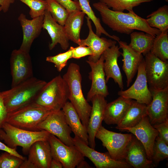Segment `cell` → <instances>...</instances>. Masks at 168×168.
<instances>
[{
    "label": "cell",
    "instance_id": "obj_10",
    "mask_svg": "<svg viewBox=\"0 0 168 168\" xmlns=\"http://www.w3.org/2000/svg\"><path fill=\"white\" fill-rule=\"evenodd\" d=\"M48 141L52 158L60 161L64 168H75L84 156L74 145L67 146L55 136L50 134Z\"/></svg>",
    "mask_w": 168,
    "mask_h": 168
},
{
    "label": "cell",
    "instance_id": "obj_49",
    "mask_svg": "<svg viewBox=\"0 0 168 168\" xmlns=\"http://www.w3.org/2000/svg\"><path fill=\"white\" fill-rule=\"evenodd\" d=\"M166 1V2H168V0H165Z\"/></svg>",
    "mask_w": 168,
    "mask_h": 168
},
{
    "label": "cell",
    "instance_id": "obj_28",
    "mask_svg": "<svg viewBox=\"0 0 168 168\" xmlns=\"http://www.w3.org/2000/svg\"><path fill=\"white\" fill-rule=\"evenodd\" d=\"M85 15L82 11L69 12L63 26L69 40L79 45L81 40V30Z\"/></svg>",
    "mask_w": 168,
    "mask_h": 168
},
{
    "label": "cell",
    "instance_id": "obj_17",
    "mask_svg": "<svg viewBox=\"0 0 168 168\" xmlns=\"http://www.w3.org/2000/svg\"><path fill=\"white\" fill-rule=\"evenodd\" d=\"M105 98L101 95H97L91 100L92 106L87 130L88 136V145L93 149L96 147L95 139L96 133L103 120L105 109L107 104Z\"/></svg>",
    "mask_w": 168,
    "mask_h": 168
},
{
    "label": "cell",
    "instance_id": "obj_8",
    "mask_svg": "<svg viewBox=\"0 0 168 168\" xmlns=\"http://www.w3.org/2000/svg\"><path fill=\"white\" fill-rule=\"evenodd\" d=\"M145 70L151 92L168 87V62H164L150 52L145 55Z\"/></svg>",
    "mask_w": 168,
    "mask_h": 168
},
{
    "label": "cell",
    "instance_id": "obj_14",
    "mask_svg": "<svg viewBox=\"0 0 168 168\" xmlns=\"http://www.w3.org/2000/svg\"><path fill=\"white\" fill-rule=\"evenodd\" d=\"M152 100L147 105V115L152 125L168 119V87L151 92Z\"/></svg>",
    "mask_w": 168,
    "mask_h": 168
},
{
    "label": "cell",
    "instance_id": "obj_4",
    "mask_svg": "<svg viewBox=\"0 0 168 168\" xmlns=\"http://www.w3.org/2000/svg\"><path fill=\"white\" fill-rule=\"evenodd\" d=\"M50 133L45 130L33 131L21 128L6 122L0 129V139L8 147L16 149L22 147L25 154H28L30 148L36 142L48 140Z\"/></svg>",
    "mask_w": 168,
    "mask_h": 168
},
{
    "label": "cell",
    "instance_id": "obj_11",
    "mask_svg": "<svg viewBox=\"0 0 168 168\" xmlns=\"http://www.w3.org/2000/svg\"><path fill=\"white\" fill-rule=\"evenodd\" d=\"M72 140L74 145L83 156L90 160L96 168H133L124 160L113 159L108 152L101 153L96 151L76 136Z\"/></svg>",
    "mask_w": 168,
    "mask_h": 168
},
{
    "label": "cell",
    "instance_id": "obj_47",
    "mask_svg": "<svg viewBox=\"0 0 168 168\" xmlns=\"http://www.w3.org/2000/svg\"><path fill=\"white\" fill-rule=\"evenodd\" d=\"M77 168H92L88 163L84 160L80 162L77 166Z\"/></svg>",
    "mask_w": 168,
    "mask_h": 168
},
{
    "label": "cell",
    "instance_id": "obj_6",
    "mask_svg": "<svg viewBox=\"0 0 168 168\" xmlns=\"http://www.w3.org/2000/svg\"><path fill=\"white\" fill-rule=\"evenodd\" d=\"M53 111L32 103L8 113L6 122L21 128L39 131L38 125Z\"/></svg>",
    "mask_w": 168,
    "mask_h": 168
},
{
    "label": "cell",
    "instance_id": "obj_27",
    "mask_svg": "<svg viewBox=\"0 0 168 168\" xmlns=\"http://www.w3.org/2000/svg\"><path fill=\"white\" fill-rule=\"evenodd\" d=\"M146 115H147V105L132 100L131 104L125 114L115 128L121 131L125 128L134 127Z\"/></svg>",
    "mask_w": 168,
    "mask_h": 168
},
{
    "label": "cell",
    "instance_id": "obj_3",
    "mask_svg": "<svg viewBox=\"0 0 168 168\" xmlns=\"http://www.w3.org/2000/svg\"><path fill=\"white\" fill-rule=\"evenodd\" d=\"M63 77L68 86V99L77 112L82 124L87 129L92 106L85 99L82 92V77L79 66L76 63H70Z\"/></svg>",
    "mask_w": 168,
    "mask_h": 168
},
{
    "label": "cell",
    "instance_id": "obj_12",
    "mask_svg": "<svg viewBox=\"0 0 168 168\" xmlns=\"http://www.w3.org/2000/svg\"><path fill=\"white\" fill-rule=\"evenodd\" d=\"M11 88L33 77L31 58L29 53L20 49L13 50L10 58Z\"/></svg>",
    "mask_w": 168,
    "mask_h": 168
},
{
    "label": "cell",
    "instance_id": "obj_1",
    "mask_svg": "<svg viewBox=\"0 0 168 168\" xmlns=\"http://www.w3.org/2000/svg\"><path fill=\"white\" fill-rule=\"evenodd\" d=\"M93 6L99 12L103 23L114 31L130 35L134 30H137L155 36L161 33L159 30L150 27L145 19L133 11L128 13L114 11L100 2L94 3Z\"/></svg>",
    "mask_w": 168,
    "mask_h": 168
},
{
    "label": "cell",
    "instance_id": "obj_19",
    "mask_svg": "<svg viewBox=\"0 0 168 168\" xmlns=\"http://www.w3.org/2000/svg\"><path fill=\"white\" fill-rule=\"evenodd\" d=\"M86 18L89 34L86 39H81L79 45H85L91 48L92 54L89 56L88 60L95 63L98 61L106 50L116 45L117 41L98 36L92 30L91 20L87 16Z\"/></svg>",
    "mask_w": 168,
    "mask_h": 168
},
{
    "label": "cell",
    "instance_id": "obj_46",
    "mask_svg": "<svg viewBox=\"0 0 168 168\" xmlns=\"http://www.w3.org/2000/svg\"><path fill=\"white\" fill-rule=\"evenodd\" d=\"M19 168H35L34 165L27 159H25Z\"/></svg>",
    "mask_w": 168,
    "mask_h": 168
},
{
    "label": "cell",
    "instance_id": "obj_24",
    "mask_svg": "<svg viewBox=\"0 0 168 168\" xmlns=\"http://www.w3.org/2000/svg\"><path fill=\"white\" fill-rule=\"evenodd\" d=\"M27 159L35 168H50L52 159L48 140L38 141L30 147Z\"/></svg>",
    "mask_w": 168,
    "mask_h": 168
},
{
    "label": "cell",
    "instance_id": "obj_37",
    "mask_svg": "<svg viewBox=\"0 0 168 168\" xmlns=\"http://www.w3.org/2000/svg\"><path fill=\"white\" fill-rule=\"evenodd\" d=\"M27 5L30 9L29 14L34 18L44 15L47 9V3L45 0H18Z\"/></svg>",
    "mask_w": 168,
    "mask_h": 168
},
{
    "label": "cell",
    "instance_id": "obj_42",
    "mask_svg": "<svg viewBox=\"0 0 168 168\" xmlns=\"http://www.w3.org/2000/svg\"><path fill=\"white\" fill-rule=\"evenodd\" d=\"M8 112L5 105L1 94L0 92V129L6 122Z\"/></svg>",
    "mask_w": 168,
    "mask_h": 168
},
{
    "label": "cell",
    "instance_id": "obj_43",
    "mask_svg": "<svg viewBox=\"0 0 168 168\" xmlns=\"http://www.w3.org/2000/svg\"><path fill=\"white\" fill-rule=\"evenodd\" d=\"M16 149H13L9 147L0 141V150L8 152L25 160L26 158L18 153Z\"/></svg>",
    "mask_w": 168,
    "mask_h": 168
},
{
    "label": "cell",
    "instance_id": "obj_44",
    "mask_svg": "<svg viewBox=\"0 0 168 168\" xmlns=\"http://www.w3.org/2000/svg\"><path fill=\"white\" fill-rule=\"evenodd\" d=\"M14 0H0V6L4 12H7L9 10L10 5L13 3Z\"/></svg>",
    "mask_w": 168,
    "mask_h": 168
},
{
    "label": "cell",
    "instance_id": "obj_40",
    "mask_svg": "<svg viewBox=\"0 0 168 168\" xmlns=\"http://www.w3.org/2000/svg\"><path fill=\"white\" fill-rule=\"evenodd\" d=\"M69 12L82 11L78 0H55Z\"/></svg>",
    "mask_w": 168,
    "mask_h": 168
},
{
    "label": "cell",
    "instance_id": "obj_23",
    "mask_svg": "<svg viewBox=\"0 0 168 168\" xmlns=\"http://www.w3.org/2000/svg\"><path fill=\"white\" fill-rule=\"evenodd\" d=\"M119 48L122 50L123 69L127 78V85L128 87L137 72L138 66L144 58L142 54H139L130 47L126 42L119 41Z\"/></svg>",
    "mask_w": 168,
    "mask_h": 168
},
{
    "label": "cell",
    "instance_id": "obj_32",
    "mask_svg": "<svg viewBox=\"0 0 168 168\" xmlns=\"http://www.w3.org/2000/svg\"><path fill=\"white\" fill-rule=\"evenodd\" d=\"M150 52L162 61H168V30L155 37Z\"/></svg>",
    "mask_w": 168,
    "mask_h": 168
},
{
    "label": "cell",
    "instance_id": "obj_9",
    "mask_svg": "<svg viewBox=\"0 0 168 168\" xmlns=\"http://www.w3.org/2000/svg\"><path fill=\"white\" fill-rule=\"evenodd\" d=\"M37 128L38 130L47 131L67 146L74 145L71 136V129L62 110L51 113L38 125Z\"/></svg>",
    "mask_w": 168,
    "mask_h": 168
},
{
    "label": "cell",
    "instance_id": "obj_16",
    "mask_svg": "<svg viewBox=\"0 0 168 168\" xmlns=\"http://www.w3.org/2000/svg\"><path fill=\"white\" fill-rule=\"evenodd\" d=\"M86 62L91 68L89 78L91 81V87L87 93L86 100L88 102L91 101L92 98L97 95L106 97L109 95V92L103 68L104 58L103 54L96 62L88 60Z\"/></svg>",
    "mask_w": 168,
    "mask_h": 168
},
{
    "label": "cell",
    "instance_id": "obj_7",
    "mask_svg": "<svg viewBox=\"0 0 168 168\" xmlns=\"http://www.w3.org/2000/svg\"><path fill=\"white\" fill-rule=\"evenodd\" d=\"M132 134H123L110 131L102 125L98 129L96 138L100 140L111 157L116 160H124L127 147Z\"/></svg>",
    "mask_w": 168,
    "mask_h": 168
},
{
    "label": "cell",
    "instance_id": "obj_38",
    "mask_svg": "<svg viewBox=\"0 0 168 168\" xmlns=\"http://www.w3.org/2000/svg\"><path fill=\"white\" fill-rule=\"evenodd\" d=\"M24 160L7 152L0 154V168H19Z\"/></svg>",
    "mask_w": 168,
    "mask_h": 168
},
{
    "label": "cell",
    "instance_id": "obj_41",
    "mask_svg": "<svg viewBox=\"0 0 168 168\" xmlns=\"http://www.w3.org/2000/svg\"><path fill=\"white\" fill-rule=\"evenodd\" d=\"M152 125L157 131L158 135L168 144V119Z\"/></svg>",
    "mask_w": 168,
    "mask_h": 168
},
{
    "label": "cell",
    "instance_id": "obj_5",
    "mask_svg": "<svg viewBox=\"0 0 168 168\" xmlns=\"http://www.w3.org/2000/svg\"><path fill=\"white\" fill-rule=\"evenodd\" d=\"M67 83L60 75L47 82L33 103L53 111L61 110L68 100Z\"/></svg>",
    "mask_w": 168,
    "mask_h": 168
},
{
    "label": "cell",
    "instance_id": "obj_18",
    "mask_svg": "<svg viewBox=\"0 0 168 168\" xmlns=\"http://www.w3.org/2000/svg\"><path fill=\"white\" fill-rule=\"evenodd\" d=\"M44 15L32 20L27 19L23 13H21L18 17L22 28L23 38L19 49L29 53L33 41L40 34L42 28Z\"/></svg>",
    "mask_w": 168,
    "mask_h": 168
},
{
    "label": "cell",
    "instance_id": "obj_26",
    "mask_svg": "<svg viewBox=\"0 0 168 168\" xmlns=\"http://www.w3.org/2000/svg\"><path fill=\"white\" fill-rule=\"evenodd\" d=\"M62 110L66 121L76 136L88 145V136L87 129L82 124L74 108L70 102L67 101Z\"/></svg>",
    "mask_w": 168,
    "mask_h": 168
},
{
    "label": "cell",
    "instance_id": "obj_25",
    "mask_svg": "<svg viewBox=\"0 0 168 168\" xmlns=\"http://www.w3.org/2000/svg\"><path fill=\"white\" fill-rule=\"evenodd\" d=\"M132 99L120 96L107 103L104 110L103 120L107 125L118 124L130 106Z\"/></svg>",
    "mask_w": 168,
    "mask_h": 168
},
{
    "label": "cell",
    "instance_id": "obj_33",
    "mask_svg": "<svg viewBox=\"0 0 168 168\" xmlns=\"http://www.w3.org/2000/svg\"><path fill=\"white\" fill-rule=\"evenodd\" d=\"M153 0H100V2L105 4L112 10L116 12H123L125 10L128 12L133 11L134 7L141 4L149 2Z\"/></svg>",
    "mask_w": 168,
    "mask_h": 168
},
{
    "label": "cell",
    "instance_id": "obj_13",
    "mask_svg": "<svg viewBox=\"0 0 168 168\" xmlns=\"http://www.w3.org/2000/svg\"><path fill=\"white\" fill-rule=\"evenodd\" d=\"M144 58L137 71V75L133 84L128 89L118 91V94L124 97L134 99L137 102L148 105L152 100V95L148 85Z\"/></svg>",
    "mask_w": 168,
    "mask_h": 168
},
{
    "label": "cell",
    "instance_id": "obj_30",
    "mask_svg": "<svg viewBox=\"0 0 168 168\" xmlns=\"http://www.w3.org/2000/svg\"><path fill=\"white\" fill-rule=\"evenodd\" d=\"M146 20L151 27L157 29L161 32L168 30V6L161 7L148 15Z\"/></svg>",
    "mask_w": 168,
    "mask_h": 168
},
{
    "label": "cell",
    "instance_id": "obj_39",
    "mask_svg": "<svg viewBox=\"0 0 168 168\" xmlns=\"http://www.w3.org/2000/svg\"><path fill=\"white\" fill-rule=\"evenodd\" d=\"M92 54V50L89 47L79 45L76 47H73L72 58L79 59L87 56H91Z\"/></svg>",
    "mask_w": 168,
    "mask_h": 168
},
{
    "label": "cell",
    "instance_id": "obj_36",
    "mask_svg": "<svg viewBox=\"0 0 168 168\" xmlns=\"http://www.w3.org/2000/svg\"><path fill=\"white\" fill-rule=\"evenodd\" d=\"M73 47L71 46L67 51L46 58V61L54 63L58 71L60 72L67 65L68 60L72 58Z\"/></svg>",
    "mask_w": 168,
    "mask_h": 168
},
{
    "label": "cell",
    "instance_id": "obj_20",
    "mask_svg": "<svg viewBox=\"0 0 168 168\" xmlns=\"http://www.w3.org/2000/svg\"><path fill=\"white\" fill-rule=\"evenodd\" d=\"M118 45H114L106 50L103 54V68L106 83L112 78L121 90L124 89L123 77L118 63V59L122 54Z\"/></svg>",
    "mask_w": 168,
    "mask_h": 168
},
{
    "label": "cell",
    "instance_id": "obj_15",
    "mask_svg": "<svg viewBox=\"0 0 168 168\" xmlns=\"http://www.w3.org/2000/svg\"><path fill=\"white\" fill-rule=\"evenodd\" d=\"M121 131H127L134 135L142 144L147 158L151 161L154 144L159 133L150 123L147 115L144 116L134 127L125 128Z\"/></svg>",
    "mask_w": 168,
    "mask_h": 168
},
{
    "label": "cell",
    "instance_id": "obj_22",
    "mask_svg": "<svg viewBox=\"0 0 168 168\" xmlns=\"http://www.w3.org/2000/svg\"><path fill=\"white\" fill-rule=\"evenodd\" d=\"M124 160L134 168L154 167L152 161L147 158L143 145L133 134L127 147Z\"/></svg>",
    "mask_w": 168,
    "mask_h": 168
},
{
    "label": "cell",
    "instance_id": "obj_2",
    "mask_svg": "<svg viewBox=\"0 0 168 168\" xmlns=\"http://www.w3.org/2000/svg\"><path fill=\"white\" fill-rule=\"evenodd\" d=\"M47 82L34 77L1 92L8 113L33 102Z\"/></svg>",
    "mask_w": 168,
    "mask_h": 168
},
{
    "label": "cell",
    "instance_id": "obj_34",
    "mask_svg": "<svg viewBox=\"0 0 168 168\" xmlns=\"http://www.w3.org/2000/svg\"><path fill=\"white\" fill-rule=\"evenodd\" d=\"M168 145L158 135L155 141L151 159L154 167H157L160 162L168 158Z\"/></svg>",
    "mask_w": 168,
    "mask_h": 168
},
{
    "label": "cell",
    "instance_id": "obj_21",
    "mask_svg": "<svg viewBox=\"0 0 168 168\" xmlns=\"http://www.w3.org/2000/svg\"><path fill=\"white\" fill-rule=\"evenodd\" d=\"M43 28L47 31L51 39V43L49 45V50L53 49L58 44L63 50L68 48L69 40L64 26L56 22L47 10L44 14Z\"/></svg>",
    "mask_w": 168,
    "mask_h": 168
},
{
    "label": "cell",
    "instance_id": "obj_45",
    "mask_svg": "<svg viewBox=\"0 0 168 168\" xmlns=\"http://www.w3.org/2000/svg\"><path fill=\"white\" fill-rule=\"evenodd\" d=\"M63 168L62 163L59 161L53 158L51 161L50 168Z\"/></svg>",
    "mask_w": 168,
    "mask_h": 168
},
{
    "label": "cell",
    "instance_id": "obj_31",
    "mask_svg": "<svg viewBox=\"0 0 168 168\" xmlns=\"http://www.w3.org/2000/svg\"><path fill=\"white\" fill-rule=\"evenodd\" d=\"M81 10L91 21L95 26L96 29V34L99 37L103 34L106 36L119 42V38L115 35H111L109 34L102 27L100 23V19L97 17L95 15L90 4L89 0H78Z\"/></svg>",
    "mask_w": 168,
    "mask_h": 168
},
{
    "label": "cell",
    "instance_id": "obj_29",
    "mask_svg": "<svg viewBox=\"0 0 168 168\" xmlns=\"http://www.w3.org/2000/svg\"><path fill=\"white\" fill-rule=\"evenodd\" d=\"M144 32H132L130 34V43L128 44L135 51L144 56L150 52L156 37Z\"/></svg>",
    "mask_w": 168,
    "mask_h": 168
},
{
    "label": "cell",
    "instance_id": "obj_35",
    "mask_svg": "<svg viewBox=\"0 0 168 168\" xmlns=\"http://www.w3.org/2000/svg\"><path fill=\"white\" fill-rule=\"evenodd\" d=\"M45 1L47 3L46 10L56 22L64 26L69 12L55 0Z\"/></svg>",
    "mask_w": 168,
    "mask_h": 168
},
{
    "label": "cell",
    "instance_id": "obj_48",
    "mask_svg": "<svg viewBox=\"0 0 168 168\" xmlns=\"http://www.w3.org/2000/svg\"><path fill=\"white\" fill-rule=\"evenodd\" d=\"M2 10V7L0 6V12Z\"/></svg>",
    "mask_w": 168,
    "mask_h": 168
}]
</instances>
